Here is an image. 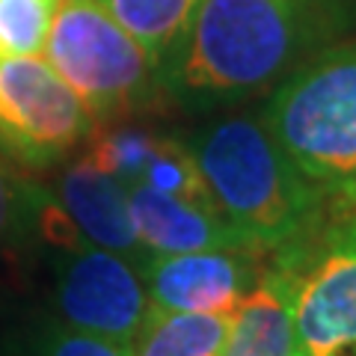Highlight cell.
Listing matches in <instances>:
<instances>
[{
    "mask_svg": "<svg viewBox=\"0 0 356 356\" xmlns=\"http://www.w3.org/2000/svg\"><path fill=\"white\" fill-rule=\"evenodd\" d=\"M344 18V0H202L163 83L193 107L255 95L315 57Z\"/></svg>",
    "mask_w": 356,
    "mask_h": 356,
    "instance_id": "1",
    "label": "cell"
},
{
    "mask_svg": "<svg viewBox=\"0 0 356 356\" xmlns=\"http://www.w3.org/2000/svg\"><path fill=\"white\" fill-rule=\"evenodd\" d=\"M220 214L252 250L267 252L312 235L324 196L282 152L264 122L229 116L187 143Z\"/></svg>",
    "mask_w": 356,
    "mask_h": 356,
    "instance_id": "2",
    "label": "cell"
},
{
    "mask_svg": "<svg viewBox=\"0 0 356 356\" xmlns=\"http://www.w3.org/2000/svg\"><path fill=\"white\" fill-rule=\"evenodd\" d=\"M261 122L318 187L327 214L356 211V44L297 65L276 86Z\"/></svg>",
    "mask_w": 356,
    "mask_h": 356,
    "instance_id": "3",
    "label": "cell"
},
{
    "mask_svg": "<svg viewBox=\"0 0 356 356\" xmlns=\"http://www.w3.org/2000/svg\"><path fill=\"white\" fill-rule=\"evenodd\" d=\"M42 54L95 125L146 113L161 102V65L95 0H60Z\"/></svg>",
    "mask_w": 356,
    "mask_h": 356,
    "instance_id": "4",
    "label": "cell"
},
{
    "mask_svg": "<svg viewBox=\"0 0 356 356\" xmlns=\"http://www.w3.org/2000/svg\"><path fill=\"white\" fill-rule=\"evenodd\" d=\"M267 261L288 282L294 356H356V211L327 214Z\"/></svg>",
    "mask_w": 356,
    "mask_h": 356,
    "instance_id": "5",
    "label": "cell"
},
{
    "mask_svg": "<svg viewBox=\"0 0 356 356\" xmlns=\"http://www.w3.org/2000/svg\"><path fill=\"white\" fill-rule=\"evenodd\" d=\"M95 122L42 57H0V152L51 166L92 134Z\"/></svg>",
    "mask_w": 356,
    "mask_h": 356,
    "instance_id": "6",
    "label": "cell"
},
{
    "mask_svg": "<svg viewBox=\"0 0 356 356\" xmlns=\"http://www.w3.org/2000/svg\"><path fill=\"white\" fill-rule=\"evenodd\" d=\"M60 324L134 344L152 318V300L137 264L102 247L72 250L57 282Z\"/></svg>",
    "mask_w": 356,
    "mask_h": 356,
    "instance_id": "7",
    "label": "cell"
},
{
    "mask_svg": "<svg viewBox=\"0 0 356 356\" xmlns=\"http://www.w3.org/2000/svg\"><path fill=\"white\" fill-rule=\"evenodd\" d=\"M267 252L199 250L146 255L140 264L152 306L184 315H232L261 280Z\"/></svg>",
    "mask_w": 356,
    "mask_h": 356,
    "instance_id": "8",
    "label": "cell"
},
{
    "mask_svg": "<svg viewBox=\"0 0 356 356\" xmlns=\"http://www.w3.org/2000/svg\"><path fill=\"white\" fill-rule=\"evenodd\" d=\"M51 196L86 243L125 255L140 270L149 252L143 250L131 220L128 184L104 172L89 154H81L74 163L65 166L57 181V193Z\"/></svg>",
    "mask_w": 356,
    "mask_h": 356,
    "instance_id": "9",
    "label": "cell"
},
{
    "mask_svg": "<svg viewBox=\"0 0 356 356\" xmlns=\"http://www.w3.org/2000/svg\"><path fill=\"white\" fill-rule=\"evenodd\" d=\"M131 220L149 255H175L199 250H252L226 222L217 205L187 202L149 184L128 187ZM259 252V250H255Z\"/></svg>",
    "mask_w": 356,
    "mask_h": 356,
    "instance_id": "10",
    "label": "cell"
},
{
    "mask_svg": "<svg viewBox=\"0 0 356 356\" xmlns=\"http://www.w3.org/2000/svg\"><path fill=\"white\" fill-rule=\"evenodd\" d=\"M222 356H294L288 282L267 261L261 280L238 303Z\"/></svg>",
    "mask_w": 356,
    "mask_h": 356,
    "instance_id": "11",
    "label": "cell"
},
{
    "mask_svg": "<svg viewBox=\"0 0 356 356\" xmlns=\"http://www.w3.org/2000/svg\"><path fill=\"white\" fill-rule=\"evenodd\" d=\"M95 3L104 6L161 65V72H166L202 0H95Z\"/></svg>",
    "mask_w": 356,
    "mask_h": 356,
    "instance_id": "12",
    "label": "cell"
},
{
    "mask_svg": "<svg viewBox=\"0 0 356 356\" xmlns=\"http://www.w3.org/2000/svg\"><path fill=\"white\" fill-rule=\"evenodd\" d=\"M232 315H184L154 309L146 330L134 341V356H222Z\"/></svg>",
    "mask_w": 356,
    "mask_h": 356,
    "instance_id": "13",
    "label": "cell"
},
{
    "mask_svg": "<svg viewBox=\"0 0 356 356\" xmlns=\"http://www.w3.org/2000/svg\"><path fill=\"white\" fill-rule=\"evenodd\" d=\"M89 158H92L104 172L119 178L122 184L143 181L146 170L166 152L175 137H166L146 125H125V122H104L95 125L89 134Z\"/></svg>",
    "mask_w": 356,
    "mask_h": 356,
    "instance_id": "14",
    "label": "cell"
},
{
    "mask_svg": "<svg viewBox=\"0 0 356 356\" xmlns=\"http://www.w3.org/2000/svg\"><path fill=\"white\" fill-rule=\"evenodd\" d=\"M60 0H0V57H39Z\"/></svg>",
    "mask_w": 356,
    "mask_h": 356,
    "instance_id": "15",
    "label": "cell"
},
{
    "mask_svg": "<svg viewBox=\"0 0 356 356\" xmlns=\"http://www.w3.org/2000/svg\"><path fill=\"white\" fill-rule=\"evenodd\" d=\"M39 356H134V344L113 341L72 327H54L42 341Z\"/></svg>",
    "mask_w": 356,
    "mask_h": 356,
    "instance_id": "16",
    "label": "cell"
},
{
    "mask_svg": "<svg viewBox=\"0 0 356 356\" xmlns=\"http://www.w3.org/2000/svg\"><path fill=\"white\" fill-rule=\"evenodd\" d=\"M27 205H30V191L21 187V181L0 161V243L15 232L18 220H24Z\"/></svg>",
    "mask_w": 356,
    "mask_h": 356,
    "instance_id": "17",
    "label": "cell"
}]
</instances>
